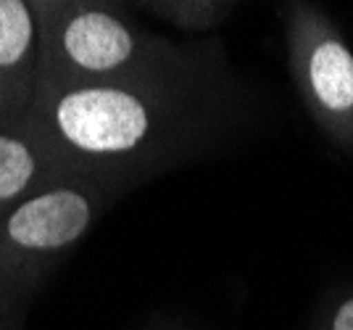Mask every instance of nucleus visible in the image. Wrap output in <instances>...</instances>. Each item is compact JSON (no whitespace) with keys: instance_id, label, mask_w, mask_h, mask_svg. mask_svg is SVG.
Masks as SVG:
<instances>
[{"instance_id":"0eeeda50","label":"nucleus","mask_w":353,"mask_h":330,"mask_svg":"<svg viewBox=\"0 0 353 330\" xmlns=\"http://www.w3.org/2000/svg\"><path fill=\"white\" fill-rule=\"evenodd\" d=\"M335 330H353V299L340 307L338 317H335Z\"/></svg>"},{"instance_id":"20e7f679","label":"nucleus","mask_w":353,"mask_h":330,"mask_svg":"<svg viewBox=\"0 0 353 330\" xmlns=\"http://www.w3.org/2000/svg\"><path fill=\"white\" fill-rule=\"evenodd\" d=\"M40 85V37L27 0H0V127L27 119Z\"/></svg>"},{"instance_id":"7ed1b4c3","label":"nucleus","mask_w":353,"mask_h":330,"mask_svg":"<svg viewBox=\"0 0 353 330\" xmlns=\"http://www.w3.org/2000/svg\"><path fill=\"white\" fill-rule=\"evenodd\" d=\"M92 222V198L56 182L0 220V283L30 280L34 264L69 249Z\"/></svg>"},{"instance_id":"f03ea898","label":"nucleus","mask_w":353,"mask_h":330,"mask_svg":"<svg viewBox=\"0 0 353 330\" xmlns=\"http://www.w3.org/2000/svg\"><path fill=\"white\" fill-rule=\"evenodd\" d=\"M40 37L37 93L98 85L134 59V35L114 14L59 3H30Z\"/></svg>"},{"instance_id":"f257e3e1","label":"nucleus","mask_w":353,"mask_h":330,"mask_svg":"<svg viewBox=\"0 0 353 330\" xmlns=\"http://www.w3.org/2000/svg\"><path fill=\"white\" fill-rule=\"evenodd\" d=\"M24 124L53 156L59 148L82 156H117L145 140L150 111L132 90L98 82L37 93Z\"/></svg>"},{"instance_id":"423d86ee","label":"nucleus","mask_w":353,"mask_h":330,"mask_svg":"<svg viewBox=\"0 0 353 330\" xmlns=\"http://www.w3.org/2000/svg\"><path fill=\"white\" fill-rule=\"evenodd\" d=\"M309 79L319 104L330 111L353 108V56L345 46L335 40L316 46L309 61Z\"/></svg>"},{"instance_id":"39448f33","label":"nucleus","mask_w":353,"mask_h":330,"mask_svg":"<svg viewBox=\"0 0 353 330\" xmlns=\"http://www.w3.org/2000/svg\"><path fill=\"white\" fill-rule=\"evenodd\" d=\"M56 156L27 130V124L0 127V220L21 201L56 185Z\"/></svg>"}]
</instances>
